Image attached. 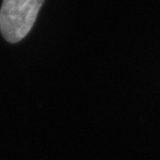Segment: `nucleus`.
Instances as JSON below:
<instances>
[{
	"label": "nucleus",
	"mask_w": 160,
	"mask_h": 160,
	"mask_svg": "<svg viewBox=\"0 0 160 160\" xmlns=\"http://www.w3.org/2000/svg\"><path fill=\"white\" fill-rule=\"evenodd\" d=\"M44 0H4L0 9V30L8 42L24 38L33 27Z\"/></svg>",
	"instance_id": "nucleus-1"
}]
</instances>
